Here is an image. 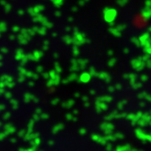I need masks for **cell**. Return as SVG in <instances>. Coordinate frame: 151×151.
Here are the masks:
<instances>
[]
</instances>
